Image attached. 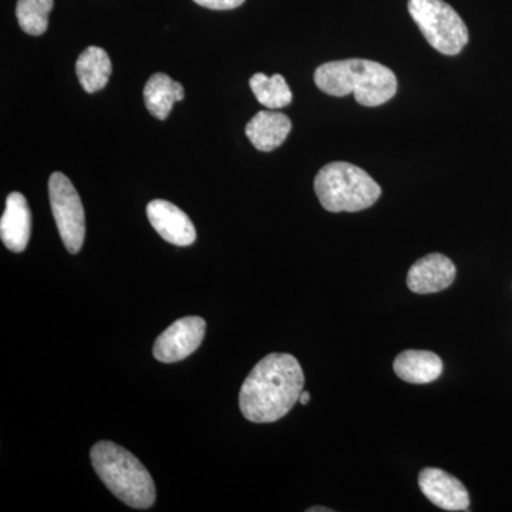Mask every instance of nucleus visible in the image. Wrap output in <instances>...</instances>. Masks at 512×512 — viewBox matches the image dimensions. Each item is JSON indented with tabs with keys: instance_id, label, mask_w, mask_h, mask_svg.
<instances>
[{
	"instance_id": "nucleus-1",
	"label": "nucleus",
	"mask_w": 512,
	"mask_h": 512,
	"mask_svg": "<svg viewBox=\"0 0 512 512\" xmlns=\"http://www.w3.org/2000/svg\"><path fill=\"white\" fill-rule=\"evenodd\" d=\"M305 375L292 355L271 353L249 373L239 393V407L252 423H274L291 412L303 392Z\"/></svg>"
},
{
	"instance_id": "nucleus-2",
	"label": "nucleus",
	"mask_w": 512,
	"mask_h": 512,
	"mask_svg": "<svg viewBox=\"0 0 512 512\" xmlns=\"http://www.w3.org/2000/svg\"><path fill=\"white\" fill-rule=\"evenodd\" d=\"M315 83L329 96L353 94L357 103L365 107L382 106L397 93L396 74L389 67L366 59L322 64L316 69Z\"/></svg>"
},
{
	"instance_id": "nucleus-3",
	"label": "nucleus",
	"mask_w": 512,
	"mask_h": 512,
	"mask_svg": "<svg viewBox=\"0 0 512 512\" xmlns=\"http://www.w3.org/2000/svg\"><path fill=\"white\" fill-rule=\"evenodd\" d=\"M94 471L128 507L148 510L156 503V485L136 456L111 441H99L90 451Z\"/></svg>"
},
{
	"instance_id": "nucleus-4",
	"label": "nucleus",
	"mask_w": 512,
	"mask_h": 512,
	"mask_svg": "<svg viewBox=\"0 0 512 512\" xmlns=\"http://www.w3.org/2000/svg\"><path fill=\"white\" fill-rule=\"evenodd\" d=\"M315 192L326 211L357 212L376 204L382 188L362 168L335 161L316 175Z\"/></svg>"
},
{
	"instance_id": "nucleus-5",
	"label": "nucleus",
	"mask_w": 512,
	"mask_h": 512,
	"mask_svg": "<svg viewBox=\"0 0 512 512\" xmlns=\"http://www.w3.org/2000/svg\"><path fill=\"white\" fill-rule=\"evenodd\" d=\"M409 13L424 39L441 55L456 56L468 43V29L444 0H409Z\"/></svg>"
},
{
	"instance_id": "nucleus-6",
	"label": "nucleus",
	"mask_w": 512,
	"mask_h": 512,
	"mask_svg": "<svg viewBox=\"0 0 512 512\" xmlns=\"http://www.w3.org/2000/svg\"><path fill=\"white\" fill-rule=\"evenodd\" d=\"M49 197L64 247L70 254H77L86 235V218L79 192L66 175L53 173L49 178Z\"/></svg>"
},
{
	"instance_id": "nucleus-7",
	"label": "nucleus",
	"mask_w": 512,
	"mask_h": 512,
	"mask_svg": "<svg viewBox=\"0 0 512 512\" xmlns=\"http://www.w3.org/2000/svg\"><path fill=\"white\" fill-rule=\"evenodd\" d=\"M207 323L200 316L178 319L165 329L154 343L153 355L158 362L175 363L187 359L204 340Z\"/></svg>"
},
{
	"instance_id": "nucleus-8",
	"label": "nucleus",
	"mask_w": 512,
	"mask_h": 512,
	"mask_svg": "<svg viewBox=\"0 0 512 512\" xmlns=\"http://www.w3.org/2000/svg\"><path fill=\"white\" fill-rule=\"evenodd\" d=\"M419 485L427 500L441 510L468 511L470 507V495L466 487L446 471L424 468L419 476Z\"/></svg>"
},
{
	"instance_id": "nucleus-9",
	"label": "nucleus",
	"mask_w": 512,
	"mask_h": 512,
	"mask_svg": "<svg viewBox=\"0 0 512 512\" xmlns=\"http://www.w3.org/2000/svg\"><path fill=\"white\" fill-rule=\"evenodd\" d=\"M147 217L158 235L177 247H188L197 239V231L188 215L177 205L154 200L147 205Z\"/></svg>"
},
{
	"instance_id": "nucleus-10",
	"label": "nucleus",
	"mask_w": 512,
	"mask_h": 512,
	"mask_svg": "<svg viewBox=\"0 0 512 512\" xmlns=\"http://www.w3.org/2000/svg\"><path fill=\"white\" fill-rule=\"evenodd\" d=\"M456 272V266L446 255L429 254L410 268L407 286L419 295L441 292L453 284Z\"/></svg>"
},
{
	"instance_id": "nucleus-11",
	"label": "nucleus",
	"mask_w": 512,
	"mask_h": 512,
	"mask_svg": "<svg viewBox=\"0 0 512 512\" xmlns=\"http://www.w3.org/2000/svg\"><path fill=\"white\" fill-rule=\"evenodd\" d=\"M32 229V214L28 201L20 192H12L6 200L5 212L0 220V238L12 252H23L28 247Z\"/></svg>"
},
{
	"instance_id": "nucleus-12",
	"label": "nucleus",
	"mask_w": 512,
	"mask_h": 512,
	"mask_svg": "<svg viewBox=\"0 0 512 512\" xmlns=\"http://www.w3.org/2000/svg\"><path fill=\"white\" fill-rule=\"evenodd\" d=\"M292 130L288 116L275 111H259L245 127V133L256 150L274 151L281 147Z\"/></svg>"
},
{
	"instance_id": "nucleus-13",
	"label": "nucleus",
	"mask_w": 512,
	"mask_h": 512,
	"mask_svg": "<svg viewBox=\"0 0 512 512\" xmlns=\"http://www.w3.org/2000/svg\"><path fill=\"white\" fill-rule=\"evenodd\" d=\"M394 372L407 383L427 384L439 379L443 362L427 350H404L393 363Z\"/></svg>"
},
{
	"instance_id": "nucleus-14",
	"label": "nucleus",
	"mask_w": 512,
	"mask_h": 512,
	"mask_svg": "<svg viewBox=\"0 0 512 512\" xmlns=\"http://www.w3.org/2000/svg\"><path fill=\"white\" fill-rule=\"evenodd\" d=\"M184 97V87L165 73L153 74L144 87L147 109L158 120L167 119L174 104L184 100Z\"/></svg>"
},
{
	"instance_id": "nucleus-15",
	"label": "nucleus",
	"mask_w": 512,
	"mask_h": 512,
	"mask_svg": "<svg viewBox=\"0 0 512 512\" xmlns=\"http://www.w3.org/2000/svg\"><path fill=\"white\" fill-rule=\"evenodd\" d=\"M76 74L87 93L103 90L111 76V60L106 50L97 46L87 47L77 59Z\"/></svg>"
},
{
	"instance_id": "nucleus-16",
	"label": "nucleus",
	"mask_w": 512,
	"mask_h": 512,
	"mask_svg": "<svg viewBox=\"0 0 512 512\" xmlns=\"http://www.w3.org/2000/svg\"><path fill=\"white\" fill-rule=\"evenodd\" d=\"M249 86L256 100L268 109H284L292 103L291 89L281 74L268 77L264 73H256L249 80Z\"/></svg>"
},
{
	"instance_id": "nucleus-17",
	"label": "nucleus",
	"mask_w": 512,
	"mask_h": 512,
	"mask_svg": "<svg viewBox=\"0 0 512 512\" xmlns=\"http://www.w3.org/2000/svg\"><path fill=\"white\" fill-rule=\"evenodd\" d=\"M55 6V0H18L16 18L23 32L40 36L49 26V15Z\"/></svg>"
},
{
	"instance_id": "nucleus-18",
	"label": "nucleus",
	"mask_w": 512,
	"mask_h": 512,
	"mask_svg": "<svg viewBox=\"0 0 512 512\" xmlns=\"http://www.w3.org/2000/svg\"><path fill=\"white\" fill-rule=\"evenodd\" d=\"M202 8L211 10H231L244 5L245 0H194Z\"/></svg>"
},
{
	"instance_id": "nucleus-19",
	"label": "nucleus",
	"mask_w": 512,
	"mask_h": 512,
	"mask_svg": "<svg viewBox=\"0 0 512 512\" xmlns=\"http://www.w3.org/2000/svg\"><path fill=\"white\" fill-rule=\"evenodd\" d=\"M309 400H311V393L309 392H302L301 397H299V402L302 404H308Z\"/></svg>"
},
{
	"instance_id": "nucleus-20",
	"label": "nucleus",
	"mask_w": 512,
	"mask_h": 512,
	"mask_svg": "<svg viewBox=\"0 0 512 512\" xmlns=\"http://www.w3.org/2000/svg\"><path fill=\"white\" fill-rule=\"evenodd\" d=\"M318 511L330 512L332 510H329V508H325V507H313V508H309V510H308V512H318Z\"/></svg>"
}]
</instances>
